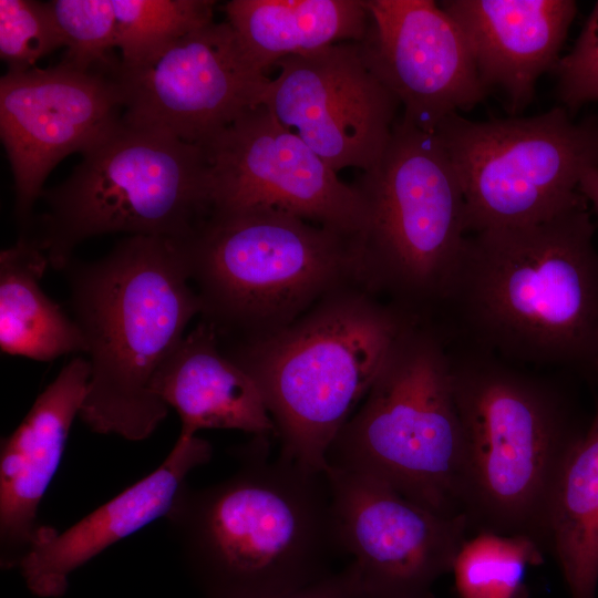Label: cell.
<instances>
[{
  "instance_id": "30",
  "label": "cell",
  "mask_w": 598,
  "mask_h": 598,
  "mask_svg": "<svg viewBox=\"0 0 598 598\" xmlns=\"http://www.w3.org/2000/svg\"><path fill=\"white\" fill-rule=\"evenodd\" d=\"M579 192L585 199L590 202L598 215V169L588 171L579 183Z\"/></svg>"
},
{
  "instance_id": "10",
  "label": "cell",
  "mask_w": 598,
  "mask_h": 598,
  "mask_svg": "<svg viewBox=\"0 0 598 598\" xmlns=\"http://www.w3.org/2000/svg\"><path fill=\"white\" fill-rule=\"evenodd\" d=\"M434 132L463 187L467 234L549 218L581 200L582 176L598 169V116L575 122L564 106L489 121L454 113Z\"/></svg>"
},
{
  "instance_id": "28",
  "label": "cell",
  "mask_w": 598,
  "mask_h": 598,
  "mask_svg": "<svg viewBox=\"0 0 598 598\" xmlns=\"http://www.w3.org/2000/svg\"><path fill=\"white\" fill-rule=\"evenodd\" d=\"M553 70L558 99L568 112L598 101V2L571 51L559 58Z\"/></svg>"
},
{
  "instance_id": "23",
  "label": "cell",
  "mask_w": 598,
  "mask_h": 598,
  "mask_svg": "<svg viewBox=\"0 0 598 598\" xmlns=\"http://www.w3.org/2000/svg\"><path fill=\"white\" fill-rule=\"evenodd\" d=\"M45 254L22 234L0 254V348L3 353L38 361L85 352L75 321L40 287L48 268Z\"/></svg>"
},
{
  "instance_id": "12",
  "label": "cell",
  "mask_w": 598,
  "mask_h": 598,
  "mask_svg": "<svg viewBox=\"0 0 598 598\" xmlns=\"http://www.w3.org/2000/svg\"><path fill=\"white\" fill-rule=\"evenodd\" d=\"M212 210H281L342 235L364 227L365 205L295 132L261 104L200 146Z\"/></svg>"
},
{
  "instance_id": "25",
  "label": "cell",
  "mask_w": 598,
  "mask_h": 598,
  "mask_svg": "<svg viewBox=\"0 0 598 598\" xmlns=\"http://www.w3.org/2000/svg\"><path fill=\"white\" fill-rule=\"evenodd\" d=\"M215 4L210 0H113L121 62H141L214 22Z\"/></svg>"
},
{
  "instance_id": "31",
  "label": "cell",
  "mask_w": 598,
  "mask_h": 598,
  "mask_svg": "<svg viewBox=\"0 0 598 598\" xmlns=\"http://www.w3.org/2000/svg\"><path fill=\"white\" fill-rule=\"evenodd\" d=\"M595 368L598 370V343H597V349H596V352H595V357L592 359V362H591Z\"/></svg>"
},
{
  "instance_id": "1",
  "label": "cell",
  "mask_w": 598,
  "mask_h": 598,
  "mask_svg": "<svg viewBox=\"0 0 598 598\" xmlns=\"http://www.w3.org/2000/svg\"><path fill=\"white\" fill-rule=\"evenodd\" d=\"M585 197L540 221L464 240L444 307L472 347L513 364L592 362L598 252Z\"/></svg>"
},
{
  "instance_id": "21",
  "label": "cell",
  "mask_w": 598,
  "mask_h": 598,
  "mask_svg": "<svg viewBox=\"0 0 598 598\" xmlns=\"http://www.w3.org/2000/svg\"><path fill=\"white\" fill-rule=\"evenodd\" d=\"M224 11L264 72L286 56L360 42L370 24L365 0H231Z\"/></svg>"
},
{
  "instance_id": "8",
  "label": "cell",
  "mask_w": 598,
  "mask_h": 598,
  "mask_svg": "<svg viewBox=\"0 0 598 598\" xmlns=\"http://www.w3.org/2000/svg\"><path fill=\"white\" fill-rule=\"evenodd\" d=\"M365 205L359 281L419 321L444 307L467 235L463 187L435 132L401 117L353 184Z\"/></svg>"
},
{
  "instance_id": "6",
  "label": "cell",
  "mask_w": 598,
  "mask_h": 598,
  "mask_svg": "<svg viewBox=\"0 0 598 598\" xmlns=\"http://www.w3.org/2000/svg\"><path fill=\"white\" fill-rule=\"evenodd\" d=\"M185 245L203 321L230 343L274 334L361 285L355 237L281 210L213 212Z\"/></svg>"
},
{
  "instance_id": "18",
  "label": "cell",
  "mask_w": 598,
  "mask_h": 598,
  "mask_svg": "<svg viewBox=\"0 0 598 598\" xmlns=\"http://www.w3.org/2000/svg\"><path fill=\"white\" fill-rule=\"evenodd\" d=\"M90 378L78 357L37 398L0 452V549L4 566H18L40 525L39 505L60 465Z\"/></svg>"
},
{
  "instance_id": "26",
  "label": "cell",
  "mask_w": 598,
  "mask_h": 598,
  "mask_svg": "<svg viewBox=\"0 0 598 598\" xmlns=\"http://www.w3.org/2000/svg\"><path fill=\"white\" fill-rule=\"evenodd\" d=\"M65 38L61 64L80 71L113 73L121 61L111 58L116 47L113 0L50 1Z\"/></svg>"
},
{
  "instance_id": "4",
  "label": "cell",
  "mask_w": 598,
  "mask_h": 598,
  "mask_svg": "<svg viewBox=\"0 0 598 598\" xmlns=\"http://www.w3.org/2000/svg\"><path fill=\"white\" fill-rule=\"evenodd\" d=\"M414 318L363 286L339 288L282 330L223 351L257 384L280 440V456L318 473Z\"/></svg>"
},
{
  "instance_id": "2",
  "label": "cell",
  "mask_w": 598,
  "mask_h": 598,
  "mask_svg": "<svg viewBox=\"0 0 598 598\" xmlns=\"http://www.w3.org/2000/svg\"><path fill=\"white\" fill-rule=\"evenodd\" d=\"M64 269L90 363L79 416L96 433L145 440L168 413L154 378L202 313L185 241L132 235L103 258H72Z\"/></svg>"
},
{
  "instance_id": "9",
  "label": "cell",
  "mask_w": 598,
  "mask_h": 598,
  "mask_svg": "<svg viewBox=\"0 0 598 598\" xmlns=\"http://www.w3.org/2000/svg\"><path fill=\"white\" fill-rule=\"evenodd\" d=\"M42 197L47 209L31 237L59 270L90 237L128 233L186 241L212 210L204 150L122 121Z\"/></svg>"
},
{
  "instance_id": "24",
  "label": "cell",
  "mask_w": 598,
  "mask_h": 598,
  "mask_svg": "<svg viewBox=\"0 0 598 598\" xmlns=\"http://www.w3.org/2000/svg\"><path fill=\"white\" fill-rule=\"evenodd\" d=\"M540 549L524 535L480 532L466 539L452 569L460 598H515L526 568L542 561Z\"/></svg>"
},
{
  "instance_id": "5",
  "label": "cell",
  "mask_w": 598,
  "mask_h": 598,
  "mask_svg": "<svg viewBox=\"0 0 598 598\" xmlns=\"http://www.w3.org/2000/svg\"><path fill=\"white\" fill-rule=\"evenodd\" d=\"M446 342L437 324L411 320L327 462L440 515L467 518L464 439Z\"/></svg>"
},
{
  "instance_id": "20",
  "label": "cell",
  "mask_w": 598,
  "mask_h": 598,
  "mask_svg": "<svg viewBox=\"0 0 598 598\" xmlns=\"http://www.w3.org/2000/svg\"><path fill=\"white\" fill-rule=\"evenodd\" d=\"M152 390L179 415L182 436L204 429L277 436L257 384L223 351L205 321L185 334L156 373Z\"/></svg>"
},
{
  "instance_id": "15",
  "label": "cell",
  "mask_w": 598,
  "mask_h": 598,
  "mask_svg": "<svg viewBox=\"0 0 598 598\" xmlns=\"http://www.w3.org/2000/svg\"><path fill=\"white\" fill-rule=\"evenodd\" d=\"M121 110L113 73L59 63L1 76L0 134L12 169L20 224L29 225L53 167L106 137L121 123Z\"/></svg>"
},
{
  "instance_id": "22",
  "label": "cell",
  "mask_w": 598,
  "mask_h": 598,
  "mask_svg": "<svg viewBox=\"0 0 598 598\" xmlns=\"http://www.w3.org/2000/svg\"><path fill=\"white\" fill-rule=\"evenodd\" d=\"M556 557L571 598H595L598 582V408L567 452L547 501L540 547Z\"/></svg>"
},
{
  "instance_id": "19",
  "label": "cell",
  "mask_w": 598,
  "mask_h": 598,
  "mask_svg": "<svg viewBox=\"0 0 598 598\" xmlns=\"http://www.w3.org/2000/svg\"><path fill=\"white\" fill-rule=\"evenodd\" d=\"M464 34L484 87L502 90L516 112L553 70L576 16L571 0H446L440 2Z\"/></svg>"
},
{
  "instance_id": "14",
  "label": "cell",
  "mask_w": 598,
  "mask_h": 598,
  "mask_svg": "<svg viewBox=\"0 0 598 598\" xmlns=\"http://www.w3.org/2000/svg\"><path fill=\"white\" fill-rule=\"evenodd\" d=\"M324 474L339 543L354 557L365 598H433L468 519L440 515L370 477L330 466Z\"/></svg>"
},
{
  "instance_id": "27",
  "label": "cell",
  "mask_w": 598,
  "mask_h": 598,
  "mask_svg": "<svg viewBox=\"0 0 598 598\" xmlns=\"http://www.w3.org/2000/svg\"><path fill=\"white\" fill-rule=\"evenodd\" d=\"M65 47V38L50 2L0 0V56L8 72H24Z\"/></svg>"
},
{
  "instance_id": "11",
  "label": "cell",
  "mask_w": 598,
  "mask_h": 598,
  "mask_svg": "<svg viewBox=\"0 0 598 598\" xmlns=\"http://www.w3.org/2000/svg\"><path fill=\"white\" fill-rule=\"evenodd\" d=\"M113 76L124 124L198 146L264 104L271 82L227 21L192 31L141 62H120Z\"/></svg>"
},
{
  "instance_id": "17",
  "label": "cell",
  "mask_w": 598,
  "mask_h": 598,
  "mask_svg": "<svg viewBox=\"0 0 598 598\" xmlns=\"http://www.w3.org/2000/svg\"><path fill=\"white\" fill-rule=\"evenodd\" d=\"M212 454L208 441L179 435L157 468L71 527L59 532L40 526L18 565L29 589L47 598L63 595L74 569L155 519L166 518L187 475Z\"/></svg>"
},
{
  "instance_id": "3",
  "label": "cell",
  "mask_w": 598,
  "mask_h": 598,
  "mask_svg": "<svg viewBox=\"0 0 598 598\" xmlns=\"http://www.w3.org/2000/svg\"><path fill=\"white\" fill-rule=\"evenodd\" d=\"M269 439L239 451L229 477L186 485L166 519L187 559L223 598H268L330 574L342 553L327 476L281 457Z\"/></svg>"
},
{
  "instance_id": "7",
  "label": "cell",
  "mask_w": 598,
  "mask_h": 598,
  "mask_svg": "<svg viewBox=\"0 0 598 598\" xmlns=\"http://www.w3.org/2000/svg\"><path fill=\"white\" fill-rule=\"evenodd\" d=\"M448 351L470 525L528 536L540 546L549 493L579 434L571 432L565 405L544 381L472 346Z\"/></svg>"
},
{
  "instance_id": "16",
  "label": "cell",
  "mask_w": 598,
  "mask_h": 598,
  "mask_svg": "<svg viewBox=\"0 0 598 598\" xmlns=\"http://www.w3.org/2000/svg\"><path fill=\"white\" fill-rule=\"evenodd\" d=\"M361 41L372 69L403 106L402 117L434 132L487 93L455 21L432 0H365Z\"/></svg>"
},
{
  "instance_id": "13",
  "label": "cell",
  "mask_w": 598,
  "mask_h": 598,
  "mask_svg": "<svg viewBox=\"0 0 598 598\" xmlns=\"http://www.w3.org/2000/svg\"><path fill=\"white\" fill-rule=\"evenodd\" d=\"M265 105L336 173L365 172L382 156L398 121L396 97L361 41L280 59Z\"/></svg>"
},
{
  "instance_id": "29",
  "label": "cell",
  "mask_w": 598,
  "mask_h": 598,
  "mask_svg": "<svg viewBox=\"0 0 598 598\" xmlns=\"http://www.w3.org/2000/svg\"><path fill=\"white\" fill-rule=\"evenodd\" d=\"M268 598H365L359 570L352 561L339 574H330L301 588Z\"/></svg>"
}]
</instances>
